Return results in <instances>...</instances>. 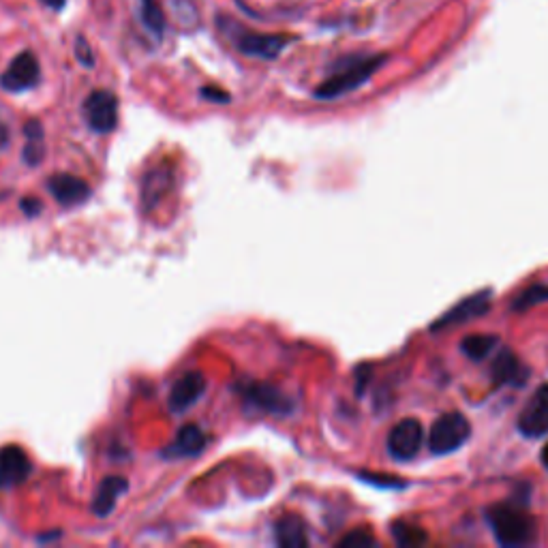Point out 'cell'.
I'll list each match as a JSON object with an SVG mask.
<instances>
[{
    "instance_id": "obj_1",
    "label": "cell",
    "mask_w": 548,
    "mask_h": 548,
    "mask_svg": "<svg viewBox=\"0 0 548 548\" xmlns=\"http://www.w3.org/2000/svg\"><path fill=\"white\" fill-rule=\"evenodd\" d=\"M386 60L388 56L384 54L354 56V58L341 60V63L334 67L330 78L315 88V97L322 101H330V99H339L347 93H352V90L367 84L373 78V73L382 67Z\"/></svg>"
},
{
    "instance_id": "obj_2",
    "label": "cell",
    "mask_w": 548,
    "mask_h": 548,
    "mask_svg": "<svg viewBox=\"0 0 548 548\" xmlns=\"http://www.w3.org/2000/svg\"><path fill=\"white\" fill-rule=\"evenodd\" d=\"M486 521H489L495 540L506 546H527L536 540V523L529 514L512 504H497L486 510Z\"/></svg>"
},
{
    "instance_id": "obj_3",
    "label": "cell",
    "mask_w": 548,
    "mask_h": 548,
    "mask_svg": "<svg viewBox=\"0 0 548 548\" xmlns=\"http://www.w3.org/2000/svg\"><path fill=\"white\" fill-rule=\"evenodd\" d=\"M219 28L221 33L232 41L234 48L251 58H260V60H274L277 58L289 43H292V37L287 35H270V33H255V30H249L236 20L230 18H219Z\"/></svg>"
},
{
    "instance_id": "obj_4",
    "label": "cell",
    "mask_w": 548,
    "mask_h": 548,
    "mask_svg": "<svg viewBox=\"0 0 548 548\" xmlns=\"http://www.w3.org/2000/svg\"><path fill=\"white\" fill-rule=\"evenodd\" d=\"M471 435V424L469 420L459 414V411H450V414L439 416L429 433V450L435 456L452 454L461 450Z\"/></svg>"
},
{
    "instance_id": "obj_5",
    "label": "cell",
    "mask_w": 548,
    "mask_h": 548,
    "mask_svg": "<svg viewBox=\"0 0 548 548\" xmlns=\"http://www.w3.org/2000/svg\"><path fill=\"white\" fill-rule=\"evenodd\" d=\"M424 441V431L422 424L416 418H403L390 429L386 446L388 452L394 461H411L416 459Z\"/></svg>"
},
{
    "instance_id": "obj_6",
    "label": "cell",
    "mask_w": 548,
    "mask_h": 548,
    "mask_svg": "<svg viewBox=\"0 0 548 548\" xmlns=\"http://www.w3.org/2000/svg\"><path fill=\"white\" fill-rule=\"evenodd\" d=\"M41 82V67L33 52H20L15 56L9 67L0 75V88L7 93H26Z\"/></svg>"
},
{
    "instance_id": "obj_7",
    "label": "cell",
    "mask_w": 548,
    "mask_h": 548,
    "mask_svg": "<svg viewBox=\"0 0 548 548\" xmlns=\"http://www.w3.org/2000/svg\"><path fill=\"white\" fill-rule=\"evenodd\" d=\"M84 118L97 133H112L118 125V99L110 90H95L84 101Z\"/></svg>"
},
{
    "instance_id": "obj_8",
    "label": "cell",
    "mask_w": 548,
    "mask_h": 548,
    "mask_svg": "<svg viewBox=\"0 0 548 548\" xmlns=\"http://www.w3.org/2000/svg\"><path fill=\"white\" fill-rule=\"evenodd\" d=\"M521 435L529 439H538L548 435V384L540 386L534 397L523 407L519 420H516Z\"/></svg>"
},
{
    "instance_id": "obj_9",
    "label": "cell",
    "mask_w": 548,
    "mask_h": 548,
    "mask_svg": "<svg viewBox=\"0 0 548 548\" xmlns=\"http://www.w3.org/2000/svg\"><path fill=\"white\" fill-rule=\"evenodd\" d=\"M489 307H491V292H489V289H484V292H476L474 296H469V298L461 300L459 304H454V307L446 315H441L437 319V322L431 326V330L437 332V330L471 322V319H476V317H480V315H484L486 311H489Z\"/></svg>"
},
{
    "instance_id": "obj_10",
    "label": "cell",
    "mask_w": 548,
    "mask_h": 548,
    "mask_svg": "<svg viewBox=\"0 0 548 548\" xmlns=\"http://www.w3.org/2000/svg\"><path fill=\"white\" fill-rule=\"evenodd\" d=\"M242 397H245V401L253 409H260L264 411V414L283 416V414H292L294 409V403L289 401L281 390L272 388L268 384H247L245 388H242Z\"/></svg>"
},
{
    "instance_id": "obj_11",
    "label": "cell",
    "mask_w": 548,
    "mask_h": 548,
    "mask_svg": "<svg viewBox=\"0 0 548 548\" xmlns=\"http://www.w3.org/2000/svg\"><path fill=\"white\" fill-rule=\"evenodd\" d=\"M204 392H206V377L197 371H189L172 386L167 407H170L172 414H185L189 407H193L202 399Z\"/></svg>"
},
{
    "instance_id": "obj_12",
    "label": "cell",
    "mask_w": 548,
    "mask_h": 548,
    "mask_svg": "<svg viewBox=\"0 0 548 548\" xmlns=\"http://www.w3.org/2000/svg\"><path fill=\"white\" fill-rule=\"evenodd\" d=\"M30 476V461L20 446L0 448V489H13Z\"/></svg>"
},
{
    "instance_id": "obj_13",
    "label": "cell",
    "mask_w": 548,
    "mask_h": 548,
    "mask_svg": "<svg viewBox=\"0 0 548 548\" xmlns=\"http://www.w3.org/2000/svg\"><path fill=\"white\" fill-rule=\"evenodd\" d=\"M208 437L197 424H185L176 433L174 441L163 450L165 459H193L206 450Z\"/></svg>"
},
{
    "instance_id": "obj_14",
    "label": "cell",
    "mask_w": 548,
    "mask_h": 548,
    "mask_svg": "<svg viewBox=\"0 0 548 548\" xmlns=\"http://www.w3.org/2000/svg\"><path fill=\"white\" fill-rule=\"evenodd\" d=\"M48 191L52 193L54 200L60 206H65V208L80 206V204H84L88 200V197H90L88 182H84L78 176H71V174H56V176H52L48 180Z\"/></svg>"
},
{
    "instance_id": "obj_15",
    "label": "cell",
    "mask_w": 548,
    "mask_h": 548,
    "mask_svg": "<svg viewBox=\"0 0 548 548\" xmlns=\"http://www.w3.org/2000/svg\"><path fill=\"white\" fill-rule=\"evenodd\" d=\"M127 489H129V482L123 476L103 478L93 499V514L99 516V519H108V516L116 510L120 495H123Z\"/></svg>"
},
{
    "instance_id": "obj_16",
    "label": "cell",
    "mask_w": 548,
    "mask_h": 548,
    "mask_svg": "<svg viewBox=\"0 0 548 548\" xmlns=\"http://www.w3.org/2000/svg\"><path fill=\"white\" fill-rule=\"evenodd\" d=\"M274 538L283 548H304L309 546V531L304 521L296 514H285L274 525Z\"/></svg>"
},
{
    "instance_id": "obj_17",
    "label": "cell",
    "mask_w": 548,
    "mask_h": 548,
    "mask_svg": "<svg viewBox=\"0 0 548 548\" xmlns=\"http://www.w3.org/2000/svg\"><path fill=\"white\" fill-rule=\"evenodd\" d=\"M491 373H493V379L497 386H521L525 382V375H527L519 358H516L512 352H508V349L497 354Z\"/></svg>"
},
{
    "instance_id": "obj_18",
    "label": "cell",
    "mask_w": 548,
    "mask_h": 548,
    "mask_svg": "<svg viewBox=\"0 0 548 548\" xmlns=\"http://www.w3.org/2000/svg\"><path fill=\"white\" fill-rule=\"evenodd\" d=\"M137 15L152 37L161 39L165 35V15L159 0H137Z\"/></svg>"
},
{
    "instance_id": "obj_19",
    "label": "cell",
    "mask_w": 548,
    "mask_h": 548,
    "mask_svg": "<svg viewBox=\"0 0 548 548\" xmlns=\"http://www.w3.org/2000/svg\"><path fill=\"white\" fill-rule=\"evenodd\" d=\"M499 345V337H495V334H467V337L463 339L461 343V352L471 358V360H484V358H489L495 349Z\"/></svg>"
},
{
    "instance_id": "obj_20",
    "label": "cell",
    "mask_w": 548,
    "mask_h": 548,
    "mask_svg": "<svg viewBox=\"0 0 548 548\" xmlns=\"http://www.w3.org/2000/svg\"><path fill=\"white\" fill-rule=\"evenodd\" d=\"M24 137H26V146H24V161L28 165H39L45 157V140H43V127L37 123V120H28L24 127Z\"/></svg>"
},
{
    "instance_id": "obj_21",
    "label": "cell",
    "mask_w": 548,
    "mask_h": 548,
    "mask_svg": "<svg viewBox=\"0 0 548 548\" xmlns=\"http://www.w3.org/2000/svg\"><path fill=\"white\" fill-rule=\"evenodd\" d=\"M170 172L167 170H155L150 172L146 178H144V189H142V195H144V208H152L159 200L161 195L165 193V189L170 187Z\"/></svg>"
},
{
    "instance_id": "obj_22",
    "label": "cell",
    "mask_w": 548,
    "mask_h": 548,
    "mask_svg": "<svg viewBox=\"0 0 548 548\" xmlns=\"http://www.w3.org/2000/svg\"><path fill=\"white\" fill-rule=\"evenodd\" d=\"M540 302H548V285H544V283L523 289V292L514 298L512 311H527L531 307H536V304H540Z\"/></svg>"
},
{
    "instance_id": "obj_23",
    "label": "cell",
    "mask_w": 548,
    "mask_h": 548,
    "mask_svg": "<svg viewBox=\"0 0 548 548\" xmlns=\"http://www.w3.org/2000/svg\"><path fill=\"white\" fill-rule=\"evenodd\" d=\"M392 536L397 538V542L401 546H416V544H424L426 542V534H424L422 529L405 525V523L392 525Z\"/></svg>"
},
{
    "instance_id": "obj_24",
    "label": "cell",
    "mask_w": 548,
    "mask_h": 548,
    "mask_svg": "<svg viewBox=\"0 0 548 548\" xmlns=\"http://www.w3.org/2000/svg\"><path fill=\"white\" fill-rule=\"evenodd\" d=\"M377 540L369 534V531H352V534H347L339 546H345V548H369V546H375Z\"/></svg>"
},
{
    "instance_id": "obj_25",
    "label": "cell",
    "mask_w": 548,
    "mask_h": 548,
    "mask_svg": "<svg viewBox=\"0 0 548 548\" xmlns=\"http://www.w3.org/2000/svg\"><path fill=\"white\" fill-rule=\"evenodd\" d=\"M75 56H78L84 67H95V54L90 50V45L84 37H78V41H75Z\"/></svg>"
},
{
    "instance_id": "obj_26",
    "label": "cell",
    "mask_w": 548,
    "mask_h": 548,
    "mask_svg": "<svg viewBox=\"0 0 548 548\" xmlns=\"http://www.w3.org/2000/svg\"><path fill=\"white\" fill-rule=\"evenodd\" d=\"M364 482H371L375 486H388V489H401V486H405L403 482H399V478H392V476H371V474H362L360 476Z\"/></svg>"
},
{
    "instance_id": "obj_27",
    "label": "cell",
    "mask_w": 548,
    "mask_h": 548,
    "mask_svg": "<svg viewBox=\"0 0 548 548\" xmlns=\"http://www.w3.org/2000/svg\"><path fill=\"white\" fill-rule=\"evenodd\" d=\"M20 206H22V210L26 212L28 217H37L39 212H41V208H43L37 197H26V200L20 202Z\"/></svg>"
},
{
    "instance_id": "obj_28",
    "label": "cell",
    "mask_w": 548,
    "mask_h": 548,
    "mask_svg": "<svg viewBox=\"0 0 548 548\" xmlns=\"http://www.w3.org/2000/svg\"><path fill=\"white\" fill-rule=\"evenodd\" d=\"M202 95H204L206 99H210V101H219V103H227V101H230V95L221 93V90H217V88H204V90H202Z\"/></svg>"
},
{
    "instance_id": "obj_29",
    "label": "cell",
    "mask_w": 548,
    "mask_h": 548,
    "mask_svg": "<svg viewBox=\"0 0 548 548\" xmlns=\"http://www.w3.org/2000/svg\"><path fill=\"white\" fill-rule=\"evenodd\" d=\"M41 3H45V5H48L54 11H63L65 5H67V0H41Z\"/></svg>"
},
{
    "instance_id": "obj_30",
    "label": "cell",
    "mask_w": 548,
    "mask_h": 548,
    "mask_svg": "<svg viewBox=\"0 0 548 548\" xmlns=\"http://www.w3.org/2000/svg\"><path fill=\"white\" fill-rule=\"evenodd\" d=\"M7 144H9V131L5 125H0V150L7 148Z\"/></svg>"
}]
</instances>
